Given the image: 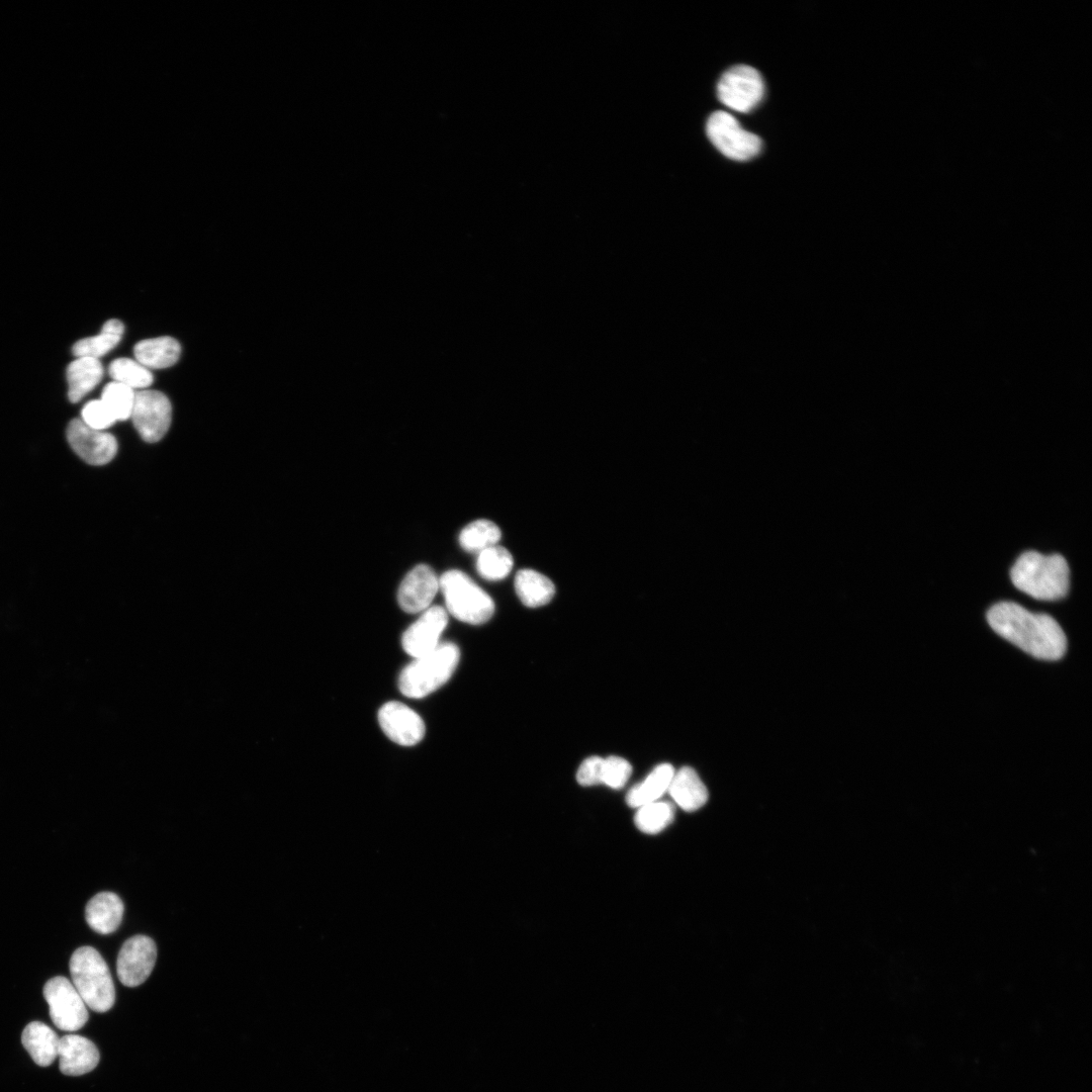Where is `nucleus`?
I'll list each match as a JSON object with an SVG mask.
<instances>
[{"mask_svg": "<svg viewBox=\"0 0 1092 1092\" xmlns=\"http://www.w3.org/2000/svg\"><path fill=\"white\" fill-rule=\"evenodd\" d=\"M987 620L998 635L1035 658L1058 660L1066 652V635L1050 615L1032 613L1013 602H1000L989 609Z\"/></svg>", "mask_w": 1092, "mask_h": 1092, "instance_id": "1", "label": "nucleus"}, {"mask_svg": "<svg viewBox=\"0 0 1092 1092\" xmlns=\"http://www.w3.org/2000/svg\"><path fill=\"white\" fill-rule=\"evenodd\" d=\"M1010 577L1017 589L1036 600H1060L1069 590L1070 570L1060 554L1024 552L1014 562Z\"/></svg>", "mask_w": 1092, "mask_h": 1092, "instance_id": "2", "label": "nucleus"}, {"mask_svg": "<svg viewBox=\"0 0 1092 1092\" xmlns=\"http://www.w3.org/2000/svg\"><path fill=\"white\" fill-rule=\"evenodd\" d=\"M460 658L457 645L440 643L432 651L416 657L398 677L401 694L408 698H424L442 687L455 671Z\"/></svg>", "mask_w": 1092, "mask_h": 1092, "instance_id": "3", "label": "nucleus"}, {"mask_svg": "<svg viewBox=\"0 0 1092 1092\" xmlns=\"http://www.w3.org/2000/svg\"><path fill=\"white\" fill-rule=\"evenodd\" d=\"M71 982L86 1006L106 1012L114 1004L115 990L109 968L92 946L77 948L70 959Z\"/></svg>", "mask_w": 1092, "mask_h": 1092, "instance_id": "4", "label": "nucleus"}, {"mask_svg": "<svg viewBox=\"0 0 1092 1092\" xmlns=\"http://www.w3.org/2000/svg\"><path fill=\"white\" fill-rule=\"evenodd\" d=\"M447 613L464 623L478 625L487 622L493 612L492 599L466 573L451 569L439 578Z\"/></svg>", "mask_w": 1092, "mask_h": 1092, "instance_id": "5", "label": "nucleus"}, {"mask_svg": "<svg viewBox=\"0 0 1092 1092\" xmlns=\"http://www.w3.org/2000/svg\"><path fill=\"white\" fill-rule=\"evenodd\" d=\"M706 131L711 143L729 159L746 161L760 152L759 136L742 128L728 112L712 113L707 120Z\"/></svg>", "mask_w": 1092, "mask_h": 1092, "instance_id": "6", "label": "nucleus"}, {"mask_svg": "<svg viewBox=\"0 0 1092 1092\" xmlns=\"http://www.w3.org/2000/svg\"><path fill=\"white\" fill-rule=\"evenodd\" d=\"M42 994L56 1027L76 1031L86 1024L87 1006L69 979L62 976L50 979L43 986Z\"/></svg>", "mask_w": 1092, "mask_h": 1092, "instance_id": "7", "label": "nucleus"}, {"mask_svg": "<svg viewBox=\"0 0 1092 1092\" xmlns=\"http://www.w3.org/2000/svg\"><path fill=\"white\" fill-rule=\"evenodd\" d=\"M719 100L727 107L742 113L751 111L761 101L764 83L754 68L738 65L727 70L717 85Z\"/></svg>", "mask_w": 1092, "mask_h": 1092, "instance_id": "8", "label": "nucleus"}, {"mask_svg": "<svg viewBox=\"0 0 1092 1092\" xmlns=\"http://www.w3.org/2000/svg\"><path fill=\"white\" fill-rule=\"evenodd\" d=\"M172 407L161 391L142 389L135 392L130 419L140 436L149 443L160 441L171 424Z\"/></svg>", "mask_w": 1092, "mask_h": 1092, "instance_id": "9", "label": "nucleus"}, {"mask_svg": "<svg viewBox=\"0 0 1092 1092\" xmlns=\"http://www.w3.org/2000/svg\"><path fill=\"white\" fill-rule=\"evenodd\" d=\"M156 959L157 946L151 937L142 934L129 937L118 952V980L126 987L143 984L151 975Z\"/></svg>", "mask_w": 1092, "mask_h": 1092, "instance_id": "10", "label": "nucleus"}, {"mask_svg": "<svg viewBox=\"0 0 1092 1092\" xmlns=\"http://www.w3.org/2000/svg\"><path fill=\"white\" fill-rule=\"evenodd\" d=\"M66 435L74 452L91 465H104L117 452L114 436L88 427L81 419H74L68 424Z\"/></svg>", "mask_w": 1092, "mask_h": 1092, "instance_id": "11", "label": "nucleus"}, {"mask_svg": "<svg viewBox=\"0 0 1092 1092\" xmlns=\"http://www.w3.org/2000/svg\"><path fill=\"white\" fill-rule=\"evenodd\" d=\"M448 624V613L441 606H432L404 631L401 644L403 650L414 658L435 649Z\"/></svg>", "mask_w": 1092, "mask_h": 1092, "instance_id": "12", "label": "nucleus"}, {"mask_svg": "<svg viewBox=\"0 0 1092 1092\" xmlns=\"http://www.w3.org/2000/svg\"><path fill=\"white\" fill-rule=\"evenodd\" d=\"M378 722L390 740L403 746L419 743L426 731L425 723L420 715L396 701L385 703L380 708Z\"/></svg>", "mask_w": 1092, "mask_h": 1092, "instance_id": "13", "label": "nucleus"}, {"mask_svg": "<svg viewBox=\"0 0 1092 1092\" xmlns=\"http://www.w3.org/2000/svg\"><path fill=\"white\" fill-rule=\"evenodd\" d=\"M440 589L439 578L427 564L414 567L402 579L397 593L400 608L410 614L428 609Z\"/></svg>", "mask_w": 1092, "mask_h": 1092, "instance_id": "14", "label": "nucleus"}, {"mask_svg": "<svg viewBox=\"0 0 1092 1092\" xmlns=\"http://www.w3.org/2000/svg\"><path fill=\"white\" fill-rule=\"evenodd\" d=\"M60 1071L67 1076H81L94 1070L99 1063V1052L88 1038L78 1034H66L59 1044Z\"/></svg>", "mask_w": 1092, "mask_h": 1092, "instance_id": "15", "label": "nucleus"}, {"mask_svg": "<svg viewBox=\"0 0 1092 1092\" xmlns=\"http://www.w3.org/2000/svg\"><path fill=\"white\" fill-rule=\"evenodd\" d=\"M123 909V903L115 893L100 892L87 903L85 918L94 931L109 934L120 925Z\"/></svg>", "mask_w": 1092, "mask_h": 1092, "instance_id": "16", "label": "nucleus"}, {"mask_svg": "<svg viewBox=\"0 0 1092 1092\" xmlns=\"http://www.w3.org/2000/svg\"><path fill=\"white\" fill-rule=\"evenodd\" d=\"M21 1041L33 1062L40 1067L50 1066L58 1057L60 1038L40 1021H32L24 1027Z\"/></svg>", "mask_w": 1092, "mask_h": 1092, "instance_id": "17", "label": "nucleus"}, {"mask_svg": "<svg viewBox=\"0 0 1092 1092\" xmlns=\"http://www.w3.org/2000/svg\"><path fill=\"white\" fill-rule=\"evenodd\" d=\"M667 792L672 800L688 812L700 809L708 800L706 786L690 766L674 771Z\"/></svg>", "mask_w": 1092, "mask_h": 1092, "instance_id": "18", "label": "nucleus"}, {"mask_svg": "<svg viewBox=\"0 0 1092 1092\" xmlns=\"http://www.w3.org/2000/svg\"><path fill=\"white\" fill-rule=\"evenodd\" d=\"M68 397L71 402L80 401L102 379L103 366L99 359L77 357L67 367Z\"/></svg>", "mask_w": 1092, "mask_h": 1092, "instance_id": "19", "label": "nucleus"}, {"mask_svg": "<svg viewBox=\"0 0 1092 1092\" xmlns=\"http://www.w3.org/2000/svg\"><path fill=\"white\" fill-rule=\"evenodd\" d=\"M133 353L135 360L148 369H161L178 361L181 347L174 338L159 337L139 342Z\"/></svg>", "mask_w": 1092, "mask_h": 1092, "instance_id": "20", "label": "nucleus"}, {"mask_svg": "<svg viewBox=\"0 0 1092 1092\" xmlns=\"http://www.w3.org/2000/svg\"><path fill=\"white\" fill-rule=\"evenodd\" d=\"M674 771L669 763L655 766L641 783L629 790L626 796L628 806L639 808L658 801L668 791Z\"/></svg>", "mask_w": 1092, "mask_h": 1092, "instance_id": "21", "label": "nucleus"}, {"mask_svg": "<svg viewBox=\"0 0 1092 1092\" xmlns=\"http://www.w3.org/2000/svg\"><path fill=\"white\" fill-rule=\"evenodd\" d=\"M515 589L520 601L530 608L548 604L555 594V586L547 576L528 568L516 574Z\"/></svg>", "mask_w": 1092, "mask_h": 1092, "instance_id": "22", "label": "nucleus"}, {"mask_svg": "<svg viewBox=\"0 0 1092 1092\" xmlns=\"http://www.w3.org/2000/svg\"><path fill=\"white\" fill-rule=\"evenodd\" d=\"M124 331L123 324L111 318L104 323L98 335L77 341L72 352L76 357H99L111 351L121 340Z\"/></svg>", "mask_w": 1092, "mask_h": 1092, "instance_id": "23", "label": "nucleus"}, {"mask_svg": "<svg viewBox=\"0 0 1092 1092\" xmlns=\"http://www.w3.org/2000/svg\"><path fill=\"white\" fill-rule=\"evenodd\" d=\"M502 532L497 525L485 519L475 520L466 525L459 534L461 547L468 552L480 551L497 544Z\"/></svg>", "mask_w": 1092, "mask_h": 1092, "instance_id": "24", "label": "nucleus"}, {"mask_svg": "<svg viewBox=\"0 0 1092 1092\" xmlns=\"http://www.w3.org/2000/svg\"><path fill=\"white\" fill-rule=\"evenodd\" d=\"M514 565L512 554L499 545L477 553L476 569L487 580H499L508 576Z\"/></svg>", "mask_w": 1092, "mask_h": 1092, "instance_id": "25", "label": "nucleus"}, {"mask_svg": "<svg viewBox=\"0 0 1092 1092\" xmlns=\"http://www.w3.org/2000/svg\"><path fill=\"white\" fill-rule=\"evenodd\" d=\"M674 808L669 802L655 801L638 808L634 822L637 828L648 834L665 829L673 820Z\"/></svg>", "mask_w": 1092, "mask_h": 1092, "instance_id": "26", "label": "nucleus"}, {"mask_svg": "<svg viewBox=\"0 0 1092 1092\" xmlns=\"http://www.w3.org/2000/svg\"><path fill=\"white\" fill-rule=\"evenodd\" d=\"M108 371L113 381L124 384L133 390L149 387L154 379L150 369L136 360L125 357L113 360Z\"/></svg>", "mask_w": 1092, "mask_h": 1092, "instance_id": "27", "label": "nucleus"}, {"mask_svg": "<svg viewBox=\"0 0 1092 1092\" xmlns=\"http://www.w3.org/2000/svg\"><path fill=\"white\" fill-rule=\"evenodd\" d=\"M135 391L116 381L107 383L101 393V400L109 408L116 421L130 419Z\"/></svg>", "mask_w": 1092, "mask_h": 1092, "instance_id": "28", "label": "nucleus"}, {"mask_svg": "<svg viewBox=\"0 0 1092 1092\" xmlns=\"http://www.w3.org/2000/svg\"><path fill=\"white\" fill-rule=\"evenodd\" d=\"M631 774L632 766L625 758L611 755L603 759L601 784L618 790L625 786Z\"/></svg>", "mask_w": 1092, "mask_h": 1092, "instance_id": "29", "label": "nucleus"}, {"mask_svg": "<svg viewBox=\"0 0 1092 1092\" xmlns=\"http://www.w3.org/2000/svg\"><path fill=\"white\" fill-rule=\"evenodd\" d=\"M81 420L90 428L105 431L116 420L101 399L88 401L82 408Z\"/></svg>", "mask_w": 1092, "mask_h": 1092, "instance_id": "30", "label": "nucleus"}, {"mask_svg": "<svg viewBox=\"0 0 1092 1092\" xmlns=\"http://www.w3.org/2000/svg\"><path fill=\"white\" fill-rule=\"evenodd\" d=\"M603 759V757L595 755L581 762L576 772V780L579 785L594 786L601 784Z\"/></svg>", "mask_w": 1092, "mask_h": 1092, "instance_id": "31", "label": "nucleus"}]
</instances>
